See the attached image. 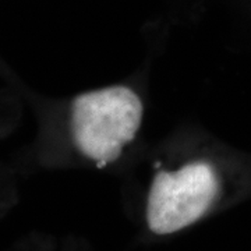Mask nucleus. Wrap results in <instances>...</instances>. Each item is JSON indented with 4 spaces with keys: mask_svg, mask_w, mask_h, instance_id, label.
Here are the masks:
<instances>
[{
    "mask_svg": "<svg viewBox=\"0 0 251 251\" xmlns=\"http://www.w3.org/2000/svg\"><path fill=\"white\" fill-rule=\"evenodd\" d=\"M143 120V102L128 87L116 85L77 97L72 131L80 152L99 168L115 162L134 140Z\"/></svg>",
    "mask_w": 251,
    "mask_h": 251,
    "instance_id": "obj_1",
    "label": "nucleus"
},
{
    "mask_svg": "<svg viewBox=\"0 0 251 251\" xmlns=\"http://www.w3.org/2000/svg\"><path fill=\"white\" fill-rule=\"evenodd\" d=\"M219 180L211 163L190 162L180 169L155 175L147 201L151 232L172 234L197 222L212 205Z\"/></svg>",
    "mask_w": 251,
    "mask_h": 251,
    "instance_id": "obj_2",
    "label": "nucleus"
}]
</instances>
